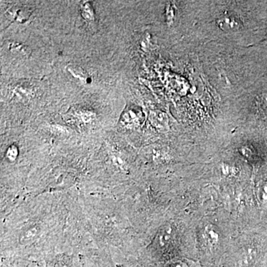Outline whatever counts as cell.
<instances>
[{"label":"cell","mask_w":267,"mask_h":267,"mask_svg":"<svg viewBox=\"0 0 267 267\" xmlns=\"http://www.w3.org/2000/svg\"><path fill=\"white\" fill-rule=\"evenodd\" d=\"M67 70L74 77L78 79L80 81L85 83H91L89 76L81 66H77V65H70V66H68Z\"/></svg>","instance_id":"3"},{"label":"cell","mask_w":267,"mask_h":267,"mask_svg":"<svg viewBox=\"0 0 267 267\" xmlns=\"http://www.w3.org/2000/svg\"><path fill=\"white\" fill-rule=\"evenodd\" d=\"M9 17L16 22L24 23L29 20L31 12L29 9L23 6H14L8 11Z\"/></svg>","instance_id":"1"},{"label":"cell","mask_w":267,"mask_h":267,"mask_svg":"<svg viewBox=\"0 0 267 267\" xmlns=\"http://www.w3.org/2000/svg\"><path fill=\"white\" fill-rule=\"evenodd\" d=\"M166 267H188L186 263H183L181 261H175L172 262V263H169Z\"/></svg>","instance_id":"8"},{"label":"cell","mask_w":267,"mask_h":267,"mask_svg":"<svg viewBox=\"0 0 267 267\" xmlns=\"http://www.w3.org/2000/svg\"><path fill=\"white\" fill-rule=\"evenodd\" d=\"M257 252L253 248H246L240 254L237 260L239 267H251L255 263Z\"/></svg>","instance_id":"2"},{"label":"cell","mask_w":267,"mask_h":267,"mask_svg":"<svg viewBox=\"0 0 267 267\" xmlns=\"http://www.w3.org/2000/svg\"><path fill=\"white\" fill-rule=\"evenodd\" d=\"M205 238L211 246H216L219 242L220 235L217 229L212 225H208L204 231Z\"/></svg>","instance_id":"4"},{"label":"cell","mask_w":267,"mask_h":267,"mask_svg":"<svg viewBox=\"0 0 267 267\" xmlns=\"http://www.w3.org/2000/svg\"><path fill=\"white\" fill-rule=\"evenodd\" d=\"M38 232L39 231L37 228L31 227V228L28 229L22 235H20V243H29L34 241L37 237Z\"/></svg>","instance_id":"5"},{"label":"cell","mask_w":267,"mask_h":267,"mask_svg":"<svg viewBox=\"0 0 267 267\" xmlns=\"http://www.w3.org/2000/svg\"><path fill=\"white\" fill-rule=\"evenodd\" d=\"M82 14L85 20H93L94 19V11L91 3L85 2L82 4Z\"/></svg>","instance_id":"6"},{"label":"cell","mask_w":267,"mask_h":267,"mask_svg":"<svg viewBox=\"0 0 267 267\" xmlns=\"http://www.w3.org/2000/svg\"><path fill=\"white\" fill-rule=\"evenodd\" d=\"M18 155V150L17 147L12 146L8 149L7 156L12 161H14Z\"/></svg>","instance_id":"7"}]
</instances>
